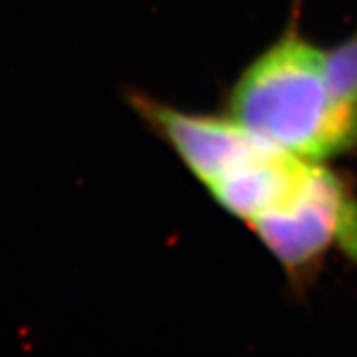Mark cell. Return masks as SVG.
<instances>
[{"label": "cell", "instance_id": "cell-1", "mask_svg": "<svg viewBox=\"0 0 357 357\" xmlns=\"http://www.w3.org/2000/svg\"><path fill=\"white\" fill-rule=\"evenodd\" d=\"M302 0L288 26L227 89L222 114L270 145L306 161L335 159L326 50L302 30Z\"/></svg>", "mask_w": 357, "mask_h": 357}, {"label": "cell", "instance_id": "cell-2", "mask_svg": "<svg viewBox=\"0 0 357 357\" xmlns=\"http://www.w3.org/2000/svg\"><path fill=\"white\" fill-rule=\"evenodd\" d=\"M246 227L278 262L294 292H306L332 250L357 266L356 185L326 163H312L288 203Z\"/></svg>", "mask_w": 357, "mask_h": 357}, {"label": "cell", "instance_id": "cell-3", "mask_svg": "<svg viewBox=\"0 0 357 357\" xmlns=\"http://www.w3.org/2000/svg\"><path fill=\"white\" fill-rule=\"evenodd\" d=\"M123 100L145 129L177 155L206 192L274 149L222 112L218 115L185 112L137 88L126 89Z\"/></svg>", "mask_w": 357, "mask_h": 357}, {"label": "cell", "instance_id": "cell-4", "mask_svg": "<svg viewBox=\"0 0 357 357\" xmlns=\"http://www.w3.org/2000/svg\"><path fill=\"white\" fill-rule=\"evenodd\" d=\"M326 82L332 109L335 157L357 151V28L326 50Z\"/></svg>", "mask_w": 357, "mask_h": 357}]
</instances>
